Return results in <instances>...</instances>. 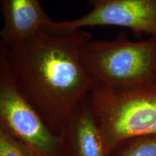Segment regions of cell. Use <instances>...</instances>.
<instances>
[{"label":"cell","instance_id":"cell-4","mask_svg":"<svg viewBox=\"0 0 156 156\" xmlns=\"http://www.w3.org/2000/svg\"><path fill=\"white\" fill-rule=\"evenodd\" d=\"M0 129L26 156H66L62 136L48 128L25 97L0 51Z\"/></svg>","mask_w":156,"mask_h":156},{"label":"cell","instance_id":"cell-9","mask_svg":"<svg viewBox=\"0 0 156 156\" xmlns=\"http://www.w3.org/2000/svg\"><path fill=\"white\" fill-rule=\"evenodd\" d=\"M0 156H26L9 134L0 129Z\"/></svg>","mask_w":156,"mask_h":156},{"label":"cell","instance_id":"cell-2","mask_svg":"<svg viewBox=\"0 0 156 156\" xmlns=\"http://www.w3.org/2000/svg\"><path fill=\"white\" fill-rule=\"evenodd\" d=\"M80 60L93 89L126 91L155 86L156 38L132 41L124 32L112 40L92 38Z\"/></svg>","mask_w":156,"mask_h":156},{"label":"cell","instance_id":"cell-7","mask_svg":"<svg viewBox=\"0 0 156 156\" xmlns=\"http://www.w3.org/2000/svg\"><path fill=\"white\" fill-rule=\"evenodd\" d=\"M3 25L0 44L11 46L44 30L51 22L38 0H0Z\"/></svg>","mask_w":156,"mask_h":156},{"label":"cell","instance_id":"cell-5","mask_svg":"<svg viewBox=\"0 0 156 156\" xmlns=\"http://www.w3.org/2000/svg\"><path fill=\"white\" fill-rule=\"evenodd\" d=\"M91 9L76 19L52 20L46 28L54 30L86 27L114 26L156 38V0H87Z\"/></svg>","mask_w":156,"mask_h":156},{"label":"cell","instance_id":"cell-8","mask_svg":"<svg viewBox=\"0 0 156 156\" xmlns=\"http://www.w3.org/2000/svg\"><path fill=\"white\" fill-rule=\"evenodd\" d=\"M110 156H156V134L140 136L124 142Z\"/></svg>","mask_w":156,"mask_h":156},{"label":"cell","instance_id":"cell-1","mask_svg":"<svg viewBox=\"0 0 156 156\" xmlns=\"http://www.w3.org/2000/svg\"><path fill=\"white\" fill-rule=\"evenodd\" d=\"M90 39L82 29L45 28L11 46L0 44L17 86L57 135L93 90L80 60L81 48Z\"/></svg>","mask_w":156,"mask_h":156},{"label":"cell","instance_id":"cell-6","mask_svg":"<svg viewBox=\"0 0 156 156\" xmlns=\"http://www.w3.org/2000/svg\"><path fill=\"white\" fill-rule=\"evenodd\" d=\"M89 96L74 111L62 134L66 156H108Z\"/></svg>","mask_w":156,"mask_h":156},{"label":"cell","instance_id":"cell-3","mask_svg":"<svg viewBox=\"0 0 156 156\" xmlns=\"http://www.w3.org/2000/svg\"><path fill=\"white\" fill-rule=\"evenodd\" d=\"M90 101L108 156L124 142L156 134V87L115 91L93 89Z\"/></svg>","mask_w":156,"mask_h":156},{"label":"cell","instance_id":"cell-10","mask_svg":"<svg viewBox=\"0 0 156 156\" xmlns=\"http://www.w3.org/2000/svg\"><path fill=\"white\" fill-rule=\"evenodd\" d=\"M155 87H156V84H155Z\"/></svg>","mask_w":156,"mask_h":156}]
</instances>
